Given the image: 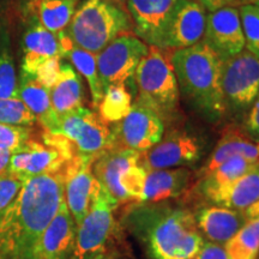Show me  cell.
I'll return each mask as SVG.
<instances>
[{"label": "cell", "mask_w": 259, "mask_h": 259, "mask_svg": "<svg viewBox=\"0 0 259 259\" xmlns=\"http://www.w3.org/2000/svg\"><path fill=\"white\" fill-rule=\"evenodd\" d=\"M65 200L64 169L25 178L0 212V259H36L40 238Z\"/></svg>", "instance_id": "cell-1"}, {"label": "cell", "mask_w": 259, "mask_h": 259, "mask_svg": "<svg viewBox=\"0 0 259 259\" xmlns=\"http://www.w3.org/2000/svg\"><path fill=\"white\" fill-rule=\"evenodd\" d=\"M179 89L210 120L225 114L227 106L221 88L222 59L202 40L193 46L176 50L169 57Z\"/></svg>", "instance_id": "cell-2"}, {"label": "cell", "mask_w": 259, "mask_h": 259, "mask_svg": "<svg viewBox=\"0 0 259 259\" xmlns=\"http://www.w3.org/2000/svg\"><path fill=\"white\" fill-rule=\"evenodd\" d=\"M132 28L130 15L112 0H85L74 12L66 34L76 46L100 53Z\"/></svg>", "instance_id": "cell-3"}, {"label": "cell", "mask_w": 259, "mask_h": 259, "mask_svg": "<svg viewBox=\"0 0 259 259\" xmlns=\"http://www.w3.org/2000/svg\"><path fill=\"white\" fill-rule=\"evenodd\" d=\"M138 100L162 119L174 118L179 108V84L169 57L160 48L150 46L135 73Z\"/></svg>", "instance_id": "cell-4"}, {"label": "cell", "mask_w": 259, "mask_h": 259, "mask_svg": "<svg viewBox=\"0 0 259 259\" xmlns=\"http://www.w3.org/2000/svg\"><path fill=\"white\" fill-rule=\"evenodd\" d=\"M147 242L153 259H191L205 241L193 213L174 209L160 213L150 222Z\"/></svg>", "instance_id": "cell-5"}, {"label": "cell", "mask_w": 259, "mask_h": 259, "mask_svg": "<svg viewBox=\"0 0 259 259\" xmlns=\"http://www.w3.org/2000/svg\"><path fill=\"white\" fill-rule=\"evenodd\" d=\"M139 158L138 151L112 147L94 160V176L118 204L142 202L147 170Z\"/></svg>", "instance_id": "cell-6"}, {"label": "cell", "mask_w": 259, "mask_h": 259, "mask_svg": "<svg viewBox=\"0 0 259 259\" xmlns=\"http://www.w3.org/2000/svg\"><path fill=\"white\" fill-rule=\"evenodd\" d=\"M46 132L66 139L78 156L96 158L113 145L111 128L100 116L84 107L57 115L56 122Z\"/></svg>", "instance_id": "cell-7"}, {"label": "cell", "mask_w": 259, "mask_h": 259, "mask_svg": "<svg viewBox=\"0 0 259 259\" xmlns=\"http://www.w3.org/2000/svg\"><path fill=\"white\" fill-rule=\"evenodd\" d=\"M149 47L139 37L125 32L97 53V71L103 93L108 87L125 85L134 78L139 63L148 54Z\"/></svg>", "instance_id": "cell-8"}, {"label": "cell", "mask_w": 259, "mask_h": 259, "mask_svg": "<svg viewBox=\"0 0 259 259\" xmlns=\"http://www.w3.org/2000/svg\"><path fill=\"white\" fill-rule=\"evenodd\" d=\"M221 88L226 106L236 112L250 109L259 94V59L247 50L222 60Z\"/></svg>", "instance_id": "cell-9"}, {"label": "cell", "mask_w": 259, "mask_h": 259, "mask_svg": "<svg viewBox=\"0 0 259 259\" xmlns=\"http://www.w3.org/2000/svg\"><path fill=\"white\" fill-rule=\"evenodd\" d=\"M119 204L100 186L88 213L77 226L72 259H85L103 250L114 227L113 212Z\"/></svg>", "instance_id": "cell-10"}, {"label": "cell", "mask_w": 259, "mask_h": 259, "mask_svg": "<svg viewBox=\"0 0 259 259\" xmlns=\"http://www.w3.org/2000/svg\"><path fill=\"white\" fill-rule=\"evenodd\" d=\"M111 132L112 147L144 153L161 141L164 125L156 113L142 103L136 102L124 119L114 122Z\"/></svg>", "instance_id": "cell-11"}, {"label": "cell", "mask_w": 259, "mask_h": 259, "mask_svg": "<svg viewBox=\"0 0 259 259\" xmlns=\"http://www.w3.org/2000/svg\"><path fill=\"white\" fill-rule=\"evenodd\" d=\"M202 157V147L194 136L185 131H171L164 138L141 153L139 164L147 171L196 164Z\"/></svg>", "instance_id": "cell-12"}, {"label": "cell", "mask_w": 259, "mask_h": 259, "mask_svg": "<svg viewBox=\"0 0 259 259\" xmlns=\"http://www.w3.org/2000/svg\"><path fill=\"white\" fill-rule=\"evenodd\" d=\"M95 157L76 156L64 167L65 203L78 226L92 205L94 197L100 189V183L93 173Z\"/></svg>", "instance_id": "cell-13"}, {"label": "cell", "mask_w": 259, "mask_h": 259, "mask_svg": "<svg viewBox=\"0 0 259 259\" xmlns=\"http://www.w3.org/2000/svg\"><path fill=\"white\" fill-rule=\"evenodd\" d=\"M177 0H127L136 36L148 46L163 48L164 35Z\"/></svg>", "instance_id": "cell-14"}, {"label": "cell", "mask_w": 259, "mask_h": 259, "mask_svg": "<svg viewBox=\"0 0 259 259\" xmlns=\"http://www.w3.org/2000/svg\"><path fill=\"white\" fill-rule=\"evenodd\" d=\"M204 41L221 59L234 57L245 50L240 14L235 6H226L206 16Z\"/></svg>", "instance_id": "cell-15"}, {"label": "cell", "mask_w": 259, "mask_h": 259, "mask_svg": "<svg viewBox=\"0 0 259 259\" xmlns=\"http://www.w3.org/2000/svg\"><path fill=\"white\" fill-rule=\"evenodd\" d=\"M44 141L40 143L29 139L18 151L12 154L8 170L23 179L63 170L70 158L51 142Z\"/></svg>", "instance_id": "cell-16"}, {"label": "cell", "mask_w": 259, "mask_h": 259, "mask_svg": "<svg viewBox=\"0 0 259 259\" xmlns=\"http://www.w3.org/2000/svg\"><path fill=\"white\" fill-rule=\"evenodd\" d=\"M206 27L205 9L194 0H177L164 35L163 48H186L203 40Z\"/></svg>", "instance_id": "cell-17"}, {"label": "cell", "mask_w": 259, "mask_h": 259, "mask_svg": "<svg viewBox=\"0 0 259 259\" xmlns=\"http://www.w3.org/2000/svg\"><path fill=\"white\" fill-rule=\"evenodd\" d=\"M76 222L65 200L61 203L36 248V259H72L76 247Z\"/></svg>", "instance_id": "cell-18"}, {"label": "cell", "mask_w": 259, "mask_h": 259, "mask_svg": "<svg viewBox=\"0 0 259 259\" xmlns=\"http://www.w3.org/2000/svg\"><path fill=\"white\" fill-rule=\"evenodd\" d=\"M200 235L209 242L225 245L247 222L245 213L225 206L211 205L202 208L194 216Z\"/></svg>", "instance_id": "cell-19"}, {"label": "cell", "mask_w": 259, "mask_h": 259, "mask_svg": "<svg viewBox=\"0 0 259 259\" xmlns=\"http://www.w3.org/2000/svg\"><path fill=\"white\" fill-rule=\"evenodd\" d=\"M193 171L185 167L147 171L142 202L158 203L178 198L194 185Z\"/></svg>", "instance_id": "cell-20"}, {"label": "cell", "mask_w": 259, "mask_h": 259, "mask_svg": "<svg viewBox=\"0 0 259 259\" xmlns=\"http://www.w3.org/2000/svg\"><path fill=\"white\" fill-rule=\"evenodd\" d=\"M213 205L244 212L259 200V166L232 183L204 194Z\"/></svg>", "instance_id": "cell-21"}, {"label": "cell", "mask_w": 259, "mask_h": 259, "mask_svg": "<svg viewBox=\"0 0 259 259\" xmlns=\"http://www.w3.org/2000/svg\"><path fill=\"white\" fill-rule=\"evenodd\" d=\"M234 156H242L250 161H259V142L248 137L241 130L229 126L225 130L205 166L200 168L198 177L211 173L223 162Z\"/></svg>", "instance_id": "cell-22"}, {"label": "cell", "mask_w": 259, "mask_h": 259, "mask_svg": "<svg viewBox=\"0 0 259 259\" xmlns=\"http://www.w3.org/2000/svg\"><path fill=\"white\" fill-rule=\"evenodd\" d=\"M24 57L22 72L35 76L38 67L52 58H61V46L57 34L48 31L41 24L29 29L24 35Z\"/></svg>", "instance_id": "cell-23"}, {"label": "cell", "mask_w": 259, "mask_h": 259, "mask_svg": "<svg viewBox=\"0 0 259 259\" xmlns=\"http://www.w3.org/2000/svg\"><path fill=\"white\" fill-rule=\"evenodd\" d=\"M18 97L36 116L45 131H48L57 120L51 101V90L35 78V76L22 72L18 85Z\"/></svg>", "instance_id": "cell-24"}, {"label": "cell", "mask_w": 259, "mask_h": 259, "mask_svg": "<svg viewBox=\"0 0 259 259\" xmlns=\"http://www.w3.org/2000/svg\"><path fill=\"white\" fill-rule=\"evenodd\" d=\"M51 101L57 115L83 107V84L70 64L61 63L60 73L51 88Z\"/></svg>", "instance_id": "cell-25"}, {"label": "cell", "mask_w": 259, "mask_h": 259, "mask_svg": "<svg viewBox=\"0 0 259 259\" xmlns=\"http://www.w3.org/2000/svg\"><path fill=\"white\" fill-rule=\"evenodd\" d=\"M258 166L259 161H250L242 156L231 157L229 160L223 162L221 166H219L215 170H212L211 173L200 178L198 184L199 192L204 196L210 191L232 183V181L242 177Z\"/></svg>", "instance_id": "cell-26"}, {"label": "cell", "mask_w": 259, "mask_h": 259, "mask_svg": "<svg viewBox=\"0 0 259 259\" xmlns=\"http://www.w3.org/2000/svg\"><path fill=\"white\" fill-rule=\"evenodd\" d=\"M63 58L70 59L74 69L87 79L89 84L90 94H92L93 105L95 107L99 106L103 96V88L99 77V71H97L96 54L83 50V48L73 44L69 50L65 52Z\"/></svg>", "instance_id": "cell-27"}, {"label": "cell", "mask_w": 259, "mask_h": 259, "mask_svg": "<svg viewBox=\"0 0 259 259\" xmlns=\"http://www.w3.org/2000/svg\"><path fill=\"white\" fill-rule=\"evenodd\" d=\"M78 0H40L38 19L48 31L58 34L69 27Z\"/></svg>", "instance_id": "cell-28"}, {"label": "cell", "mask_w": 259, "mask_h": 259, "mask_svg": "<svg viewBox=\"0 0 259 259\" xmlns=\"http://www.w3.org/2000/svg\"><path fill=\"white\" fill-rule=\"evenodd\" d=\"M228 259H257L259 254V223L248 220L245 226L223 245Z\"/></svg>", "instance_id": "cell-29"}, {"label": "cell", "mask_w": 259, "mask_h": 259, "mask_svg": "<svg viewBox=\"0 0 259 259\" xmlns=\"http://www.w3.org/2000/svg\"><path fill=\"white\" fill-rule=\"evenodd\" d=\"M97 107L100 118L106 124H114L124 119L131 111L132 96L126 89V85L108 87Z\"/></svg>", "instance_id": "cell-30"}, {"label": "cell", "mask_w": 259, "mask_h": 259, "mask_svg": "<svg viewBox=\"0 0 259 259\" xmlns=\"http://www.w3.org/2000/svg\"><path fill=\"white\" fill-rule=\"evenodd\" d=\"M245 47L259 59V5L244 4L239 9Z\"/></svg>", "instance_id": "cell-31"}, {"label": "cell", "mask_w": 259, "mask_h": 259, "mask_svg": "<svg viewBox=\"0 0 259 259\" xmlns=\"http://www.w3.org/2000/svg\"><path fill=\"white\" fill-rule=\"evenodd\" d=\"M36 121V116L19 97L0 99V124L32 126Z\"/></svg>", "instance_id": "cell-32"}, {"label": "cell", "mask_w": 259, "mask_h": 259, "mask_svg": "<svg viewBox=\"0 0 259 259\" xmlns=\"http://www.w3.org/2000/svg\"><path fill=\"white\" fill-rule=\"evenodd\" d=\"M29 126L0 124V150L16 153L30 139Z\"/></svg>", "instance_id": "cell-33"}, {"label": "cell", "mask_w": 259, "mask_h": 259, "mask_svg": "<svg viewBox=\"0 0 259 259\" xmlns=\"http://www.w3.org/2000/svg\"><path fill=\"white\" fill-rule=\"evenodd\" d=\"M18 97V82L15 64L9 53H0V99Z\"/></svg>", "instance_id": "cell-34"}, {"label": "cell", "mask_w": 259, "mask_h": 259, "mask_svg": "<svg viewBox=\"0 0 259 259\" xmlns=\"http://www.w3.org/2000/svg\"><path fill=\"white\" fill-rule=\"evenodd\" d=\"M24 184L23 178L6 170L0 174V212L16 198Z\"/></svg>", "instance_id": "cell-35"}, {"label": "cell", "mask_w": 259, "mask_h": 259, "mask_svg": "<svg viewBox=\"0 0 259 259\" xmlns=\"http://www.w3.org/2000/svg\"><path fill=\"white\" fill-rule=\"evenodd\" d=\"M60 65V57L52 58V59L45 61V63L38 67L37 72L35 74V78H36L41 84H44L46 88L51 90L52 87L56 84L58 77H59Z\"/></svg>", "instance_id": "cell-36"}, {"label": "cell", "mask_w": 259, "mask_h": 259, "mask_svg": "<svg viewBox=\"0 0 259 259\" xmlns=\"http://www.w3.org/2000/svg\"><path fill=\"white\" fill-rule=\"evenodd\" d=\"M244 132L251 139L259 142V94L254 102L248 109L247 116L245 120Z\"/></svg>", "instance_id": "cell-37"}, {"label": "cell", "mask_w": 259, "mask_h": 259, "mask_svg": "<svg viewBox=\"0 0 259 259\" xmlns=\"http://www.w3.org/2000/svg\"><path fill=\"white\" fill-rule=\"evenodd\" d=\"M191 259H228L222 245L213 242H204L199 251Z\"/></svg>", "instance_id": "cell-38"}, {"label": "cell", "mask_w": 259, "mask_h": 259, "mask_svg": "<svg viewBox=\"0 0 259 259\" xmlns=\"http://www.w3.org/2000/svg\"><path fill=\"white\" fill-rule=\"evenodd\" d=\"M194 2L198 3L199 5H202L208 11L213 12L216 10L226 8V6H233V3L235 0H194Z\"/></svg>", "instance_id": "cell-39"}, {"label": "cell", "mask_w": 259, "mask_h": 259, "mask_svg": "<svg viewBox=\"0 0 259 259\" xmlns=\"http://www.w3.org/2000/svg\"><path fill=\"white\" fill-rule=\"evenodd\" d=\"M246 219L248 220H255L259 223V200L252 204V205L248 206L247 209L244 211Z\"/></svg>", "instance_id": "cell-40"}, {"label": "cell", "mask_w": 259, "mask_h": 259, "mask_svg": "<svg viewBox=\"0 0 259 259\" xmlns=\"http://www.w3.org/2000/svg\"><path fill=\"white\" fill-rule=\"evenodd\" d=\"M12 153L0 150V174L9 169L10 160H11Z\"/></svg>", "instance_id": "cell-41"}, {"label": "cell", "mask_w": 259, "mask_h": 259, "mask_svg": "<svg viewBox=\"0 0 259 259\" xmlns=\"http://www.w3.org/2000/svg\"><path fill=\"white\" fill-rule=\"evenodd\" d=\"M87 259H107V257L102 253V252H99V253H95V254L90 255V257H88Z\"/></svg>", "instance_id": "cell-42"}, {"label": "cell", "mask_w": 259, "mask_h": 259, "mask_svg": "<svg viewBox=\"0 0 259 259\" xmlns=\"http://www.w3.org/2000/svg\"><path fill=\"white\" fill-rule=\"evenodd\" d=\"M239 2L244 3V4H258L259 0H239Z\"/></svg>", "instance_id": "cell-43"}, {"label": "cell", "mask_w": 259, "mask_h": 259, "mask_svg": "<svg viewBox=\"0 0 259 259\" xmlns=\"http://www.w3.org/2000/svg\"><path fill=\"white\" fill-rule=\"evenodd\" d=\"M118 2H120V3H124V2H125V0H118Z\"/></svg>", "instance_id": "cell-44"}, {"label": "cell", "mask_w": 259, "mask_h": 259, "mask_svg": "<svg viewBox=\"0 0 259 259\" xmlns=\"http://www.w3.org/2000/svg\"><path fill=\"white\" fill-rule=\"evenodd\" d=\"M257 5H259V3H258V4H257Z\"/></svg>", "instance_id": "cell-45"}]
</instances>
